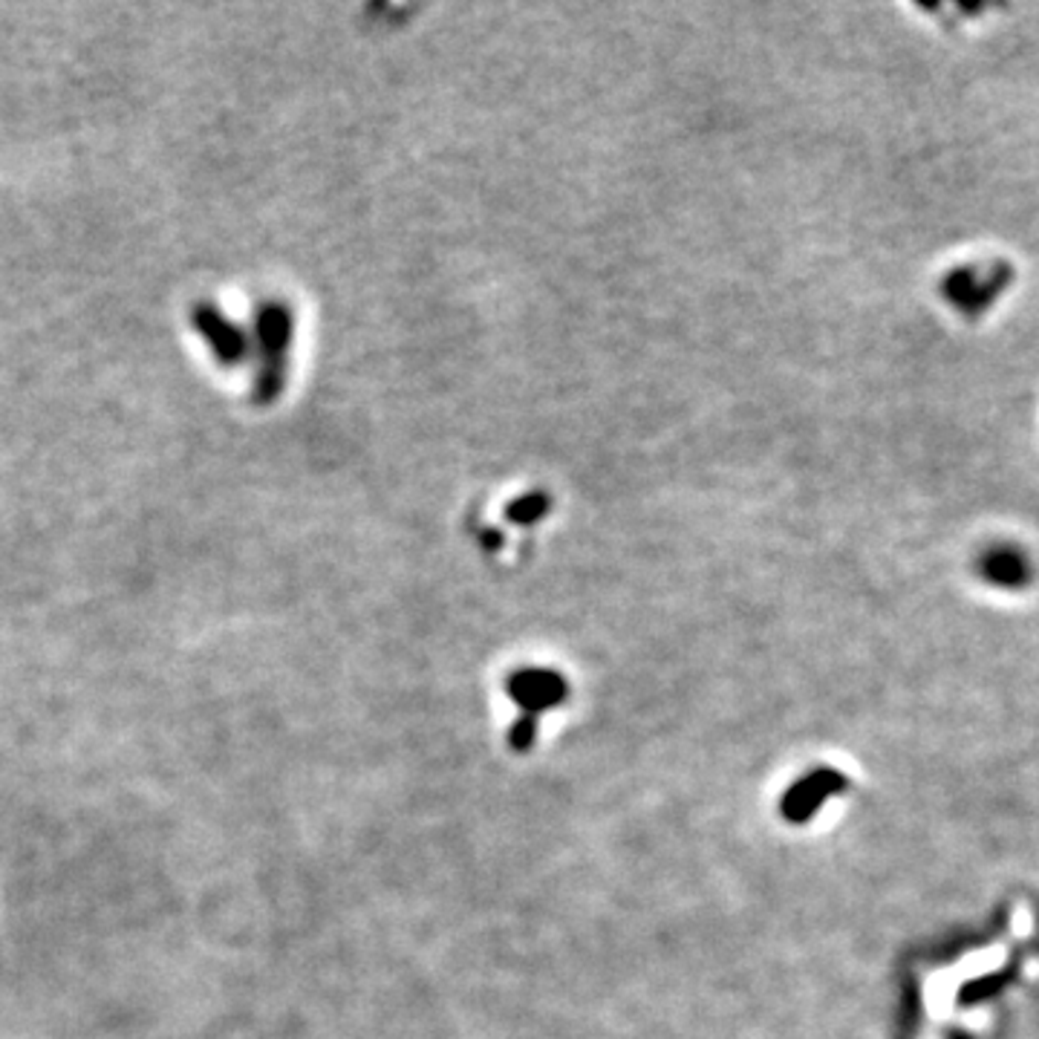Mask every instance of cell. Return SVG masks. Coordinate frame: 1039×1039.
<instances>
[{"label":"cell","mask_w":1039,"mask_h":1039,"mask_svg":"<svg viewBox=\"0 0 1039 1039\" xmlns=\"http://www.w3.org/2000/svg\"><path fill=\"white\" fill-rule=\"evenodd\" d=\"M1014 269L1008 263H990V266H962L944 277L942 293L944 298L958 309V312L976 315L985 312L999 295L1008 289Z\"/></svg>","instance_id":"cell-2"},{"label":"cell","mask_w":1039,"mask_h":1039,"mask_svg":"<svg viewBox=\"0 0 1039 1039\" xmlns=\"http://www.w3.org/2000/svg\"><path fill=\"white\" fill-rule=\"evenodd\" d=\"M979 575L999 590H1022L1031 584V558L1017 547L999 543L979 558Z\"/></svg>","instance_id":"cell-4"},{"label":"cell","mask_w":1039,"mask_h":1039,"mask_svg":"<svg viewBox=\"0 0 1039 1039\" xmlns=\"http://www.w3.org/2000/svg\"><path fill=\"white\" fill-rule=\"evenodd\" d=\"M191 327L200 332V338L205 341L211 356L218 359V364L240 367L252 356V341H248V332L243 329V324L229 318L214 300H197L194 307H191Z\"/></svg>","instance_id":"cell-3"},{"label":"cell","mask_w":1039,"mask_h":1039,"mask_svg":"<svg viewBox=\"0 0 1039 1039\" xmlns=\"http://www.w3.org/2000/svg\"><path fill=\"white\" fill-rule=\"evenodd\" d=\"M295 336L293 307L280 298H263L252 312V352L257 356L252 375V402L272 404L286 382V359Z\"/></svg>","instance_id":"cell-1"}]
</instances>
